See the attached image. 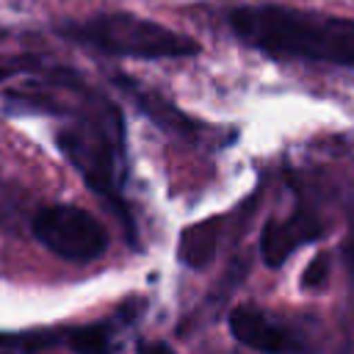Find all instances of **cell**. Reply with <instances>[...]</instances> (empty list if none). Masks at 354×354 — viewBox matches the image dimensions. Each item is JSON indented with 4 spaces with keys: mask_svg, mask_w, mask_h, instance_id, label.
Instances as JSON below:
<instances>
[{
    "mask_svg": "<svg viewBox=\"0 0 354 354\" xmlns=\"http://www.w3.org/2000/svg\"><path fill=\"white\" fill-rule=\"evenodd\" d=\"M230 335L254 351H299L304 348L301 340H296L285 326H279L268 313L257 310L254 304H241L230 310L227 315Z\"/></svg>",
    "mask_w": 354,
    "mask_h": 354,
    "instance_id": "cell-5",
    "label": "cell"
},
{
    "mask_svg": "<svg viewBox=\"0 0 354 354\" xmlns=\"http://www.w3.org/2000/svg\"><path fill=\"white\" fill-rule=\"evenodd\" d=\"M122 318V310L116 313V318L108 321H97V324H86V326H66V337H64V348L80 351V354H100V351H111L113 348V337L116 324Z\"/></svg>",
    "mask_w": 354,
    "mask_h": 354,
    "instance_id": "cell-8",
    "label": "cell"
},
{
    "mask_svg": "<svg viewBox=\"0 0 354 354\" xmlns=\"http://www.w3.org/2000/svg\"><path fill=\"white\" fill-rule=\"evenodd\" d=\"M216 218L210 221H202L196 227H188L180 238V260L188 263L191 268H202L213 260L216 254V241H218V232H216Z\"/></svg>",
    "mask_w": 354,
    "mask_h": 354,
    "instance_id": "cell-9",
    "label": "cell"
},
{
    "mask_svg": "<svg viewBox=\"0 0 354 354\" xmlns=\"http://www.w3.org/2000/svg\"><path fill=\"white\" fill-rule=\"evenodd\" d=\"M326 279H329V266H326V257L324 254H318L315 260H313V266L301 274V285L310 290H318V288H324L326 285Z\"/></svg>",
    "mask_w": 354,
    "mask_h": 354,
    "instance_id": "cell-10",
    "label": "cell"
},
{
    "mask_svg": "<svg viewBox=\"0 0 354 354\" xmlns=\"http://www.w3.org/2000/svg\"><path fill=\"white\" fill-rule=\"evenodd\" d=\"M232 36L279 61L354 66V19L277 3L238 6L227 14Z\"/></svg>",
    "mask_w": 354,
    "mask_h": 354,
    "instance_id": "cell-1",
    "label": "cell"
},
{
    "mask_svg": "<svg viewBox=\"0 0 354 354\" xmlns=\"http://www.w3.org/2000/svg\"><path fill=\"white\" fill-rule=\"evenodd\" d=\"M55 30L61 39L72 44L113 58H141V61L191 58L199 55L202 50L191 36L130 11H100L86 19H66L58 22Z\"/></svg>",
    "mask_w": 354,
    "mask_h": 354,
    "instance_id": "cell-3",
    "label": "cell"
},
{
    "mask_svg": "<svg viewBox=\"0 0 354 354\" xmlns=\"http://www.w3.org/2000/svg\"><path fill=\"white\" fill-rule=\"evenodd\" d=\"M346 257H348V266H351V274H354V232H351V238L346 241Z\"/></svg>",
    "mask_w": 354,
    "mask_h": 354,
    "instance_id": "cell-11",
    "label": "cell"
},
{
    "mask_svg": "<svg viewBox=\"0 0 354 354\" xmlns=\"http://www.w3.org/2000/svg\"><path fill=\"white\" fill-rule=\"evenodd\" d=\"M66 124L55 133L64 158L80 171L86 185L116 210L130 246L138 249V232L122 199L124 185V119L119 108L102 94L80 86L66 108Z\"/></svg>",
    "mask_w": 354,
    "mask_h": 354,
    "instance_id": "cell-2",
    "label": "cell"
},
{
    "mask_svg": "<svg viewBox=\"0 0 354 354\" xmlns=\"http://www.w3.org/2000/svg\"><path fill=\"white\" fill-rule=\"evenodd\" d=\"M324 235L321 221L307 210H293L288 218L266 221L260 232V257L268 268H279L301 243H310Z\"/></svg>",
    "mask_w": 354,
    "mask_h": 354,
    "instance_id": "cell-6",
    "label": "cell"
},
{
    "mask_svg": "<svg viewBox=\"0 0 354 354\" xmlns=\"http://www.w3.org/2000/svg\"><path fill=\"white\" fill-rule=\"evenodd\" d=\"M111 80H113V86H116L149 122H155L160 130H166V133H171V136H183V138H188V141H199L202 124H196L191 116H185V113H183L177 105H171L166 97H160L158 91H147L138 80H133V77H127V75H119V72H113Z\"/></svg>",
    "mask_w": 354,
    "mask_h": 354,
    "instance_id": "cell-7",
    "label": "cell"
},
{
    "mask_svg": "<svg viewBox=\"0 0 354 354\" xmlns=\"http://www.w3.org/2000/svg\"><path fill=\"white\" fill-rule=\"evenodd\" d=\"M33 238L66 263H91L108 249V230L77 205H41L30 216Z\"/></svg>",
    "mask_w": 354,
    "mask_h": 354,
    "instance_id": "cell-4",
    "label": "cell"
}]
</instances>
